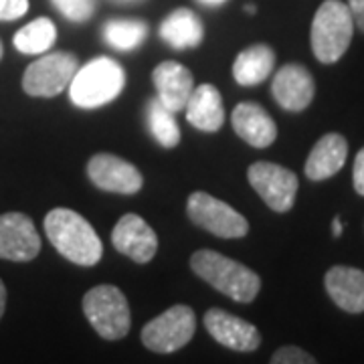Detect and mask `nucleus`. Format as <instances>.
Segmentation results:
<instances>
[{
	"label": "nucleus",
	"mask_w": 364,
	"mask_h": 364,
	"mask_svg": "<svg viewBox=\"0 0 364 364\" xmlns=\"http://www.w3.org/2000/svg\"><path fill=\"white\" fill-rule=\"evenodd\" d=\"M83 314L104 340H119L130 332V306L116 286L91 287L83 298Z\"/></svg>",
	"instance_id": "nucleus-5"
},
{
	"label": "nucleus",
	"mask_w": 364,
	"mask_h": 364,
	"mask_svg": "<svg viewBox=\"0 0 364 364\" xmlns=\"http://www.w3.org/2000/svg\"><path fill=\"white\" fill-rule=\"evenodd\" d=\"M102 33L109 47L117 51H132L144 43L148 35V25L138 18H109Z\"/></svg>",
	"instance_id": "nucleus-23"
},
{
	"label": "nucleus",
	"mask_w": 364,
	"mask_h": 364,
	"mask_svg": "<svg viewBox=\"0 0 364 364\" xmlns=\"http://www.w3.org/2000/svg\"><path fill=\"white\" fill-rule=\"evenodd\" d=\"M200 4H205V6H221L225 4L227 0H198Z\"/></svg>",
	"instance_id": "nucleus-32"
},
{
	"label": "nucleus",
	"mask_w": 364,
	"mask_h": 364,
	"mask_svg": "<svg viewBox=\"0 0 364 364\" xmlns=\"http://www.w3.org/2000/svg\"><path fill=\"white\" fill-rule=\"evenodd\" d=\"M186 213L196 227L223 239H241L249 233V223L241 213L203 191L188 196Z\"/></svg>",
	"instance_id": "nucleus-7"
},
{
	"label": "nucleus",
	"mask_w": 364,
	"mask_h": 364,
	"mask_svg": "<svg viewBox=\"0 0 364 364\" xmlns=\"http://www.w3.org/2000/svg\"><path fill=\"white\" fill-rule=\"evenodd\" d=\"M112 245L136 263H148L158 251L154 229L138 215H124L112 231Z\"/></svg>",
	"instance_id": "nucleus-12"
},
{
	"label": "nucleus",
	"mask_w": 364,
	"mask_h": 364,
	"mask_svg": "<svg viewBox=\"0 0 364 364\" xmlns=\"http://www.w3.org/2000/svg\"><path fill=\"white\" fill-rule=\"evenodd\" d=\"M55 41H57V26L51 18L41 16L23 26L14 35L13 43L16 51L25 53V55H43L51 49Z\"/></svg>",
	"instance_id": "nucleus-22"
},
{
	"label": "nucleus",
	"mask_w": 364,
	"mask_h": 364,
	"mask_svg": "<svg viewBox=\"0 0 364 364\" xmlns=\"http://www.w3.org/2000/svg\"><path fill=\"white\" fill-rule=\"evenodd\" d=\"M39 251L41 237L31 217L23 213L0 215V259L31 261Z\"/></svg>",
	"instance_id": "nucleus-11"
},
{
	"label": "nucleus",
	"mask_w": 364,
	"mask_h": 364,
	"mask_svg": "<svg viewBox=\"0 0 364 364\" xmlns=\"http://www.w3.org/2000/svg\"><path fill=\"white\" fill-rule=\"evenodd\" d=\"M348 156V142L342 134H326L312 148L306 160V176L310 181H326L332 178L344 166Z\"/></svg>",
	"instance_id": "nucleus-18"
},
{
	"label": "nucleus",
	"mask_w": 364,
	"mask_h": 364,
	"mask_svg": "<svg viewBox=\"0 0 364 364\" xmlns=\"http://www.w3.org/2000/svg\"><path fill=\"white\" fill-rule=\"evenodd\" d=\"M45 233L53 247L75 265L91 267L104 255V245L95 229L71 208L49 210L45 217Z\"/></svg>",
	"instance_id": "nucleus-1"
},
{
	"label": "nucleus",
	"mask_w": 364,
	"mask_h": 364,
	"mask_svg": "<svg viewBox=\"0 0 364 364\" xmlns=\"http://www.w3.org/2000/svg\"><path fill=\"white\" fill-rule=\"evenodd\" d=\"M275 65V53L269 45H251L237 55L233 63V77L239 85H259L269 77Z\"/></svg>",
	"instance_id": "nucleus-21"
},
{
	"label": "nucleus",
	"mask_w": 364,
	"mask_h": 364,
	"mask_svg": "<svg viewBox=\"0 0 364 364\" xmlns=\"http://www.w3.org/2000/svg\"><path fill=\"white\" fill-rule=\"evenodd\" d=\"M273 364H314L316 358L306 350H301L298 346H284L279 350L273 352Z\"/></svg>",
	"instance_id": "nucleus-26"
},
{
	"label": "nucleus",
	"mask_w": 364,
	"mask_h": 364,
	"mask_svg": "<svg viewBox=\"0 0 364 364\" xmlns=\"http://www.w3.org/2000/svg\"><path fill=\"white\" fill-rule=\"evenodd\" d=\"M186 119L191 126L200 132H219L225 124L221 91L210 83H203L193 90L188 102L184 105Z\"/></svg>",
	"instance_id": "nucleus-19"
},
{
	"label": "nucleus",
	"mask_w": 364,
	"mask_h": 364,
	"mask_svg": "<svg viewBox=\"0 0 364 364\" xmlns=\"http://www.w3.org/2000/svg\"><path fill=\"white\" fill-rule=\"evenodd\" d=\"M126 85V73L122 65L109 57H97L90 63L77 67L75 75L69 83V97L71 102L83 107L93 109L114 102Z\"/></svg>",
	"instance_id": "nucleus-3"
},
{
	"label": "nucleus",
	"mask_w": 364,
	"mask_h": 364,
	"mask_svg": "<svg viewBox=\"0 0 364 364\" xmlns=\"http://www.w3.org/2000/svg\"><path fill=\"white\" fill-rule=\"evenodd\" d=\"M354 35V21L350 9L342 0H324L316 11L310 31V43L316 59L332 65L342 59L350 47Z\"/></svg>",
	"instance_id": "nucleus-4"
},
{
	"label": "nucleus",
	"mask_w": 364,
	"mask_h": 364,
	"mask_svg": "<svg viewBox=\"0 0 364 364\" xmlns=\"http://www.w3.org/2000/svg\"><path fill=\"white\" fill-rule=\"evenodd\" d=\"M4 308H6V287L0 282V318L4 316Z\"/></svg>",
	"instance_id": "nucleus-30"
},
{
	"label": "nucleus",
	"mask_w": 364,
	"mask_h": 364,
	"mask_svg": "<svg viewBox=\"0 0 364 364\" xmlns=\"http://www.w3.org/2000/svg\"><path fill=\"white\" fill-rule=\"evenodd\" d=\"M154 85L158 91V100L170 112H182L195 90L193 73L176 61H164L152 73Z\"/></svg>",
	"instance_id": "nucleus-15"
},
{
	"label": "nucleus",
	"mask_w": 364,
	"mask_h": 364,
	"mask_svg": "<svg viewBox=\"0 0 364 364\" xmlns=\"http://www.w3.org/2000/svg\"><path fill=\"white\" fill-rule=\"evenodd\" d=\"M75 55L65 51L49 53L26 67L23 75V90L31 97H55L65 91L77 71Z\"/></svg>",
	"instance_id": "nucleus-8"
},
{
	"label": "nucleus",
	"mask_w": 364,
	"mask_h": 364,
	"mask_svg": "<svg viewBox=\"0 0 364 364\" xmlns=\"http://www.w3.org/2000/svg\"><path fill=\"white\" fill-rule=\"evenodd\" d=\"M352 182H354V191L360 196H364V148L356 154V158H354Z\"/></svg>",
	"instance_id": "nucleus-28"
},
{
	"label": "nucleus",
	"mask_w": 364,
	"mask_h": 364,
	"mask_svg": "<svg viewBox=\"0 0 364 364\" xmlns=\"http://www.w3.org/2000/svg\"><path fill=\"white\" fill-rule=\"evenodd\" d=\"M2 53H4V49H2V43H0V59H2Z\"/></svg>",
	"instance_id": "nucleus-34"
},
{
	"label": "nucleus",
	"mask_w": 364,
	"mask_h": 364,
	"mask_svg": "<svg viewBox=\"0 0 364 364\" xmlns=\"http://www.w3.org/2000/svg\"><path fill=\"white\" fill-rule=\"evenodd\" d=\"M51 2L71 23H85L95 13V0H51Z\"/></svg>",
	"instance_id": "nucleus-25"
},
{
	"label": "nucleus",
	"mask_w": 364,
	"mask_h": 364,
	"mask_svg": "<svg viewBox=\"0 0 364 364\" xmlns=\"http://www.w3.org/2000/svg\"><path fill=\"white\" fill-rule=\"evenodd\" d=\"M249 184L263 198V203L275 213L291 210L298 195V176L289 168L275 162L261 160L251 164L247 170Z\"/></svg>",
	"instance_id": "nucleus-9"
},
{
	"label": "nucleus",
	"mask_w": 364,
	"mask_h": 364,
	"mask_svg": "<svg viewBox=\"0 0 364 364\" xmlns=\"http://www.w3.org/2000/svg\"><path fill=\"white\" fill-rule=\"evenodd\" d=\"M28 11V0H0V21H16Z\"/></svg>",
	"instance_id": "nucleus-27"
},
{
	"label": "nucleus",
	"mask_w": 364,
	"mask_h": 364,
	"mask_svg": "<svg viewBox=\"0 0 364 364\" xmlns=\"http://www.w3.org/2000/svg\"><path fill=\"white\" fill-rule=\"evenodd\" d=\"M231 124L237 136L253 148H267L277 138V126L272 116L253 102L237 105L231 114Z\"/></svg>",
	"instance_id": "nucleus-17"
},
{
	"label": "nucleus",
	"mask_w": 364,
	"mask_h": 364,
	"mask_svg": "<svg viewBox=\"0 0 364 364\" xmlns=\"http://www.w3.org/2000/svg\"><path fill=\"white\" fill-rule=\"evenodd\" d=\"M146 122H148V130L154 136L162 148H174L181 142V130L178 124L174 119V112H170L168 107L160 104V100H152L146 107Z\"/></svg>",
	"instance_id": "nucleus-24"
},
{
	"label": "nucleus",
	"mask_w": 364,
	"mask_h": 364,
	"mask_svg": "<svg viewBox=\"0 0 364 364\" xmlns=\"http://www.w3.org/2000/svg\"><path fill=\"white\" fill-rule=\"evenodd\" d=\"M348 9H350L354 25L364 33V0H348Z\"/></svg>",
	"instance_id": "nucleus-29"
},
{
	"label": "nucleus",
	"mask_w": 364,
	"mask_h": 364,
	"mask_svg": "<svg viewBox=\"0 0 364 364\" xmlns=\"http://www.w3.org/2000/svg\"><path fill=\"white\" fill-rule=\"evenodd\" d=\"M205 26L191 9H176L162 21L160 39L176 51L195 49L203 43Z\"/></svg>",
	"instance_id": "nucleus-20"
},
{
	"label": "nucleus",
	"mask_w": 364,
	"mask_h": 364,
	"mask_svg": "<svg viewBox=\"0 0 364 364\" xmlns=\"http://www.w3.org/2000/svg\"><path fill=\"white\" fill-rule=\"evenodd\" d=\"M196 330V316L191 306H172L142 328V342L148 350L168 354L186 346Z\"/></svg>",
	"instance_id": "nucleus-6"
},
{
	"label": "nucleus",
	"mask_w": 364,
	"mask_h": 364,
	"mask_svg": "<svg viewBox=\"0 0 364 364\" xmlns=\"http://www.w3.org/2000/svg\"><path fill=\"white\" fill-rule=\"evenodd\" d=\"M332 235H334V237H340V235H342V221H340V217H336L334 223H332Z\"/></svg>",
	"instance_id": "nucleus-31"
},
{
	"label": "nucleus",
	"mask_w": 364,
	"mask_h": 364,
	"mask_svg": "<svg viewBox=\"0 0 364 364\" xmlns=\"http://www.w3.org/2000/svg\"><path fill=\"white\" fill-rule=\"evenodd\" d=\"M273 100L286 112H304L312 104L316 95V83L312 73L299 63H287L273 77Z\"/></svg>",
	"instance_id": "nucleus-13"
},
{
	"label": "nucleus",
	"mask_w": 364,
	"mask_h": 364,
	"mask_svg": "<svg viewBox=\"0 0 364 364\" xmlns=\"http://www.w3.org/2000/svg\"><path fill=\"white\" fill-rule=\"evenodd\" d=\"M245 11H247V13H255V6H253V4H249V6H245Z\"/></svg>",
	"instance_id": "nucleus-33"
},
{
	"label": "nucleus",
	"mask_w": 364,
	"mask_h": 364,
	"mask_svg": "<svg viewBox=\"0 0 364 364\" xmlns=\"http://www.w3.org/2000/svg\"><path fill=\"white\" fill-rule=\"evenodd\" d=\"M203 322H205L208 334L219 344L231 348V350L251 352L259 348V330L243 318H237V316L225 312V310L213 308L205 314Z\"/></svg>",
	"instance_id": "nucleus-14"
},
{
	"label": "nucleus",
	"mask_w": 364,
	"mask_h": 364,
	"mask_svg": "<svg viewBox=\"0 0 364 364\" xmlns=\"http://www.w3.org/2000/svg\"><path fill=\"white\" fill-rule=\"evenodd\" d=\"M328 296L340 310L348 314L364 312V272L348 265H334L324 277Z\"/></svg>",
	"instance_id": "nucleus-16"
},
{
	"label": "nucleus",
	"mask_w": 364,
	"mask_h": 364,
	"mask_svg": "<svg viewBox=\"0 0 364 364\" xmlns=\"http://www.w3.org/2000/svg\"><path fill=\"white\" fill-rule=\"evenodd\" d=\"M87 176L97 188L117 195H136L144 184L140 170L114 154H95L87 162Z\"/></svg>",
	"instance_id": "nucleus-10"
},
{
	"label": "nucleus",
	"mask_w": 364,
	"mask_h": 364,
	"mask_svg": "<svg viewBox=\"0 0 364 364\" xmlns=\"http://www.w3.org/2000/svg\"><path fill=\"white\" fill-rule=\"evenodd\" d=\"M193 272L213 286L217 291L225 294L227 298L249 304L257 298L261 289V279L253 269L239 261L229 259L217 251L200 249L191 257Z\"/></svg>",
	"instance_id": "nucleus-2"
}]
</instances>
